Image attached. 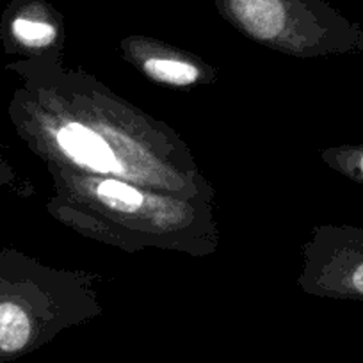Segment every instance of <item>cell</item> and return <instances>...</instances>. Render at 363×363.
<instances>
[{"label":"cell","mask_w":363,"mask_h":363,"mask_svg":"<svg viewBox=\"0 0 363 363\" xmlns=\"http://www.w3.org/2000/svg\"><path fill=\"white\" fill-rule=\"evenodd\" d=\"M102 312L93 274L0 250V363L30 354Z\"/></svg>","instance_id":"obj_3"},{"label":"cell","mask_w":363,"mask_h":363,"mask_svg":"<svg viewBox=\"0 0 363 363\" xmlns=\"http://www.w3.org/2000/svg\"><path fill=\"white\" fill-rule=\"evenodd\" d=\"M6 69L22 80L8 107L13 128L47 167L116 177L187 198H216L171 125L82 68L66 66L65 52L16 59Z\"/></svg>","instance_id":"obj_1"},{"label":"cell","mask_w":363,"mask_h":363,"mask_svg":"<svg viewBox=\"0 0 363 363\" xmlns=\"http://www.w3.org/2000/svg\"><path fill=\"white\" fill-rule=\"evenodd\" d=\"M319 153L320 160L328 167L363 186V145L331 146L320 150Z\"/></svg>","instance_id":"obj_8"},{"label":"cell","mask_w":363,"mask_h":363,"mask_svg":"<svg viewBox=\"0 0 363 363\" xmlns=\"http://www.w3.org/2000/svg\"><path fill=\"white\" fill-rule=\"evenodd\" d=\"M218 11L255 43L299 59L363 54V27L326 0H216Z\"/></svg>","instance_id":"obj_4"},{"label":"cell","mask_w":363,"mask_h":363,"mask_svg":"<svg viewBox=\"0 0 363 363\" xmlns=\"http://www.w3.org/2000/svg\"><path fill=\"white\" fill-rule=\"evenodd\" d=\"M298 287L315 298L363 301L362 226H313L303 244Z\"/></svg>","instance_id":"obj_5"},{"label":"cell","mask_w":363,"mask_h":363,"mask_svg":"<svg viewBox=\"0 0 363 363\" xmlns=\"http://www.w3.org/2000/svg\"><path fill=\"white\" fill-rule=\"evenodd\" d=\"M121 55L152 82L186 89L214 84L218 72L203 59L155 38L127 36L120 43Z\"/></svg>","instance_id":"obj_6"},{"label":"cell","mask_w":363,"mask_h":363,"mask_svg":"<svg viewBox=\"0 0 363 363\" xmlns=\"http://www.w3.org/2000/svg\"><path fill=\"white\" fill-rule=\"evenodd\" d=\"M47 169L54 186L47 212L79 235L127 253L160 250L200 258L218 251L214 198L162 193L68 167Z\"/></svg>","instance_id":"obj_2"},{"label":"cell","mask_w":363,"mask_h":363,"mask_svg":"<svg viewBox=\"0 0 363 363\" xmlns=\"http://www.w3.org/2000/svg\"><path fill=\"white\" fill-rule=\"evenodd\" d=\"M13 180H15V171H13L11 166L0 157V187L6 186V184H9V182Z\"/></svg>","instance_id":"obj_9"},{"label":"cell","mask_w":363,"mask_h":363,"mask_svg":"<svg viewBox=\"0 0 363 363\" xmlns=\"http://www.w3.org/2000/svg\"><path fill=\"white\" fill-rule=\"evenodd\" d=\"M0 40L6 54L20 59L65 52V20L47 0H13L2 13Z\"/></svg>","instance_id":"obj_7"}]
</instances>
